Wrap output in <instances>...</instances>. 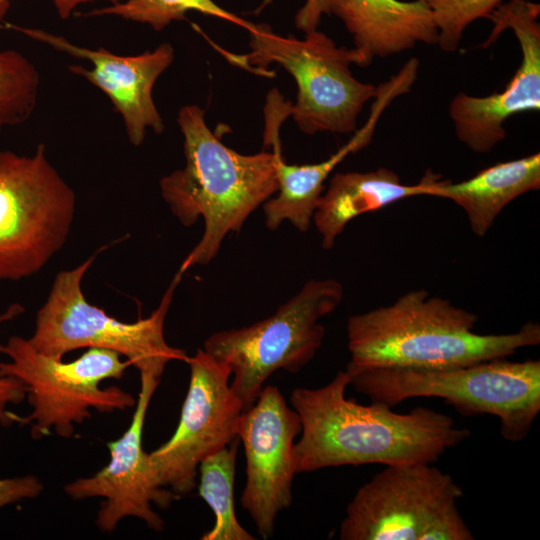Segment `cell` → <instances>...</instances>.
<instances>
[{
  "label": "cell",
  "mask_w": 540,
  "mask_h": 540,
  "mask_svg": "<svg viewBox=\"0 0 540 540\" xmlns=\"http://www.w3.org/2000/svg\"><path fill=\"white\" fill-rule=\"evenodd\" d=\"M349 385L348 373L339 371L320 388L293 390L290 400L301 422L293 447L296 474L344 465L434 464L471 436L431 408L397 413L380 402L359 404L345 397Z\"/></svg>",
  "instance_id": "6da1fadb"
},
{
  "label": "cell",
  "mask_w": 540,
  "mask_h": 540,
  "mask_svg": "<svg viewBox=\"0 0 540 540\" xmlns=\"http://www.w3.org/2000/svg\"><path fill=\"white\" fill-rule=\"evenodd\" d=\"M477 320L473 312L424 289L410 291L391 305L349 317V363L447 369L506 358L540 343L538 323L527 322L513 333L479 334Z\"/></svg>",
  "instance_id": "7a4b0ae2"
},
{
  "label": "cell",
  "mask_w": 540,
  "mask_h": 540,
  "mask_svg": "<svg viewBox=\"0 0 540 540\" xmlns=\"http://www.w3.org/2000/svg\"><path fill=\"white\" fill-rule=\"evenodd\" d=\"M204 110L183 106L177 122L184 138L185 167L160 180L163 199L186 227L198 218L204 232L179 271L214 259L230 232L239 233L250 214L277 192L279 149L243 155L224 145L206 124Z\"/></svg>",
  "instance_id": "3957f363"
},
{
  "label": "cell",
  "mask_w": 540,
  "mask_h": 540,
  "mask_svg": "<svg viewBox=\"0 0 540 540\" xmlns=\"http://www.w3.org/2000/svg\"><path fill=\"white\" fill-rule=\"evenodd\" d=\"M350 385L390 407L414 397L444 399L465 416L489 414L500 434L524 440L540 412V361L487 360L447 369L359 367L348 363Z\"/></svg>",
  "instance_id": "277c9868"
},
{
  "label": "cell",
  "mask_w": 540,
  "mask_h": 540,
  "mask_svg": "<svg viewBox=\"0 0 540 540\" xmlns=\"http://www.w3.org/2000/svg\"><path fill=\"white\" fill-rule=\"evenodd\" d=\"M247 31L250 52L237 56L238 63L261 73L276 63L292 75L298 93L290 115L303 133L348 134L356 130L359 114L380 90L352 74V64H369L361 52L337 46L317 29L305 33L302 40L278 35L267 24L251 23Z\"/></svg>",
  "instance_id": "5b68a950"
},
{
  "label": "cell",
  "mask_w": 540,
  "mask_h": 540,
  "mask_svg": "<svg viewBox=\"0 0 540 540\" xmlns=\"http://www.w3.org/2000/svg\"><path fill=\"white\" fill-rule=\"evenodd\" d=\"M97 253L71 270L59 272L49 296L36 315L35 330L28 339L40 353L62 359L80 348H104L125 356L140 375L157 379L173 360L187 362L185 351L170 346L164 337V323L176 286L178 271L152 314L133 323L109 316L85 298L81 282Z\"/></svg>",
  "instance_id": "8992f818"
},
{
  "label": "cell",
  "mask_w": 540,
  "mask_h": 540,
  "mask_svg": "<svg viewBox=\"0 0 540 540\" xmlns=\"http://www.w3.org/2000/svg\"><path fill=\"white\" fill-rule=\"evenodd\" d=\"M0 353L9 361H0V377H14L22 382L32 412L15 415V423L31 426V435L39 439L54 429L69 438L74 424L91 417L90 409L99 412L124 411L135 407L137 400L116 386L101 388L106 379H120L130 363L113 350L91 347L79 358L63 362L38 352L20 336L0 343Z\"/></svg>",
  "instance_id": "52a82bcc"
},
{
  "label": "cell",
  "mask_w": 540,
  "mask_h": 540,
  "mask_svg": "<svg viewBox=\"0 0 540 540\" xmlns=\"http://www.w3.org/2000/svg\"><path fill=\"white\" fill-rule=\"evenodd\" d=\"M343 295L337 280L311 279L271 316L206 339L204 350L229 366L230 387L243 411L275 371L297 372L312 360L325 336L319 320L339 306Z\"/></svg>",
  "instance_id": "ba28073f"
},
{
  "label": "cell",
  "mask_w": 540,
  "mask_h": 540,
  "mask_svg": "<svg viewBox=\"0 0 540 540\" xmlns=\"http://www.w3.org/2000/svg\"><path fill=\"white\" fill-rule=\"evenodd\" d=\"M462 488L431 463L393 465L361 486L346 508L341 540H473Z\"/></svg>",
  "instance_id": "9c48e42d"
},
{
  "label": "cell",
  "mask_w": 540,
  "mask_h": 540,
  "mask_svg": "<svg viewBox=\"0 0 540 540\" xmlns=\"http://www.w3.org/2000/svg\"><path fill=\"white\" fill-rule=\"evenodd\" d=\"M75 209L45 144L31 155L0 148V280L39 272L67 241Z\"/></svg>",
  "instance_id": "30bf717a"
},
{
  "label": "cell",
  "mask_w": 540,
  "mask_h": 540,
  "mask_svg": "<svg viewBox=\"0 0 540 540\" xmlns=\"http://www.w3.org/2000/svg\"><path fill=\"white\" fill-rule=\"evenodd\" d=\"M190 381L172 437L149 453L157 483L185 495L196 486L199 464L238 438L242 404L230 387L231 370L198 349L189 357Z\"/></svg>",
  "instance_id": "8fae6325"
},
{
  "label": "cell",
  "mask_w": 540,
  "mask_h": 540,
  "mask_svg": "<svg viewBox=\"0 0 540 540\" xmlns=\"http://www.w3.org/2000/svg\"><path fill=\"white\" fill-rule=\"evenodd\" d=\"M540 5L528 0H509L490 15L493 29L483 47L493 44L511 29L522 60L513 78L500 93L484 97L458 93L450 102L449 115L457 138L476 153H488L506 137L505 121L514 114L540 110Z\"/></svg>",
  "instance_id": "7c38bea8"
},
{
  "label": "cell",
  "mask_w": 540,
  "mask_h": 540,
  "mask_svg": "<svg viewBox=\"0 0 540 540\" xmlns=\"http://www.w3.org/2000/svg\"><path fill=\"white\" fill-rule=\"evenodd\" d=\"M300 432L298 413L275 386L263 387L255 403L241 413L238 439L246 458L241 505L264 539L272 536L277 515L292 502L293 447Z\"/></svg>",
  "instance_id": "4fadbf2b"
},
{
  "label": "cell",
  "mask_w": 540,
  "mask_h": 540,
  "mask_svg": "<svg viewBox=\"0 0 540 540\" xmlns=\"http://www.w3.org/2000/svg\"><path fill=\"white\" fill-rule=\"evenodd\" d=\"M159 380L140 375V391L128 429L107 444L110 461L91 477L79 478L64 487L73 499L103 497L96 524L102 531H112L127 516L142 519L153 530L161 531L164 521L151 504L166 509L176 494L160 486L152 472L149 454L142 445L146 413Z\"/></svg>",
  "instance_id": "5bb4252c"
},
{
  "label": "cell",
  "mask_w": 540,
  "mask_h": 540,
  "mask_svg": "<svg viewBox=\"0 0 540 540\" xmlns=\"http://www.w3.org/2000/svg\"><path fill=\"white\" fill-rule=\"evenodd\" d=\"M6 27L45 43L59 52L91 63V68L70 65L74 74L87 79L104 92L123 120L130 143L140 146L147 128L156 134L164 130V123L152 97L159 76L174 60V49L162 43L152 51L138 55L121 56L99 47L90 49L75 45L62 36L41 29L25 28L10 23Z\"/></svg>",
  "instance_id": "9a60e30c"
},
{
  "label": "cell",
  "mask_w": 540,
  "mask_h": 540,
  "mask_svg": "<svg viewBox=\"0 0 540 540\" xmlns=\"http://www.w3.org/2000/svg\"><path fill=\"white\" fill-rule=\"evenodd\" d=\"M329 14L344 23L369 64L418 43L437 44V28L421 0H329Z\"/></svg>",
  "instance_id": "2e32d148"
},
{
  "label": "cell",
  "mask_w": 540,
  "mask_h": 540,
  "mask_svg": "<svg viewBox=\"0 0 540 540\" xmlns=\"http://www.w3.org/2000/svg\"><path fill=\"white\" fill-rule=\"evenodd\" d=\"M438 176L426 174L416 185H405L392 170L336 173L322 193L313 215L322 247L331 249L346 225L357 216L407 197L426 195Z\"/></svg>",
  "instance_id": "e0dca14e"
},
{
  "label": "cell",
  "mask_w": 540,
  "mask_h": 540,
  "mask_svg": "<svg viewBox=\"0 0 540 540\" xmlns=\"http://www.w3.org/2000/svg\"><path fill=\"white\" fill-rule=\"evenodd\" d=\"M539 188L540 154L535 153L494 164L458 183L437 177L426 195L452 200L466 212L472 232L483 237L508 203Z\"/></svg>",
  "instance_id": "ac0fdd59"
},
{
  "label": "cell",
  "mask_w": 540,
  "mask_h": 540,
  "mask_svg": "<svg viewBox=\"0 0 540 540\" xmlns=\"http://www.w3.org/2000/svg\"><path fill=\"white\" fill-rule=\"evenodd\" d=\"M380 105L353 138L327 160L316 164L290 165L277 153V196L263 204L266 227L275 231L289 221L300 232H307L313 220L318 201L324 190V182L348 154L365 147L371 140Z\"/></svg>",
  "instance_id": "d6986e66"
},
{
  "label": "cell",
  "mask_w": 540,
  "mask_h": 540,
  "mask_svg": "<svg viewBox=\"0 0 540 540\" xmlns=\"http://www.w3.org/2000/svg\"><path fill=\"white\" fill-rule=\"evenodd\" d=\"M239 439L199 464V494L212 509L214 526L202 540H254L238 521L234 509V477Z\"/></svg>",
  "instance_id": "ffe728a7"
},
{
  "label": "cell",
  "mask_w": 540,
  "mask_h": 540,
  "mask_svg": "<svg viewBox=\"0 0 540 540\" xmlns=\"http://www.w3.org/2000/svg\"><path fill=\"white\" fill-rule=\"evenodd\" d=\"M40 76L16 50L0 51V132L26 122L37 104Z\"/></svg>",
  "instance_id": "44dd1931"
},
{
  "label": "cell",
  "mask_w": 540,
  "mask_h": 540,
  "mask_svg": "<svg viewBox=\"0 0 540 540\" xmlns=\"http://www.w3.org/2000/svg\"><path fill=\"white\" fill-rule=\"evenodd\" d=\"M189 11L215 16L246 30L251 25V22L221 8L213 0H126L94 9L85 16L116 15L125 20L149 24L154 30L160 31L172 21L184 20Z\"/></svg>",
  "instance_id": "7402d4cb"
},
{
  "label": "cell",
  "mask_w": 540,
  "mask_h": 540,
  "mask_svg": "<svg viewBox=\"0 0 540 540\" xmlns=\"http://www.w3.org/2000/svg\"><path fill=\"white\" fill-rule=\"evenodd\" d=\"M430 9L438 31L437 44L447 53L456 51L466 28L489 15L503 0H421Z\"/></svg>",
  "instance_id": "603a6c76"
},
{
  "label": "cell",
  "mask_w": 540,
  "mask_h": 540,
  "mask_svg": "<svg viewBox=\"0 0 540 540\" xmlns=\"http://www.w3.org/2000/svg\"><path fill=\"white\" fill-rule=\"evenodd\" d=\"M24 312V307L19 303H13L8 309L0 314V323L14 319ZM26 388L22 382L14 377H0V424L3 426L15 423V413L6 408L9 404H18L24 400Z\"/></svg>",
  "instance_id": "cb8c5ba5"
},
{
  "label": "cell",
  "mask_w": 540,
  "mask_h": 540,
  "mask_svg": "<svg viewBox=\"0 0 540 540\" xmlns=\"http://www.w3.org/2000/svg\"><path fill=\"white\" fill-rule=\"evenodd\" d=\"M42 490V483L33 475L0 479V508L22 499L35 498Z\"/></svg>",
  "instance_id": "d4e9b609"
},
{
  "label": "cell",
  "mask_w": 540,
  "mask_h": 540,
  "mask_svg": "<svg viewBox=\"0 0 540 540\" xmlns=\"http://www.w3.org/2000/svg\"><path fill=\"white\" fill-rule=\"evenodd\" d=\"M323 14H329V0H306L295 17L297 29L305 33L316 30Z\"/></svg>",
  "instance_id": "484cf974"
},
{
  "label": "cell",
  "mask_w": 540,
  "mask_h": 540,
  "mask_svg": "<svg viewBox=\"0 0 540 540\" xmlns=\"http://www.w3.org/2000/svg\"><path fill=\"white\" fill-rule=\"evenodd\" d=\"M92 1H100V0H52L58 15L63 19H68L72 12L81 4L92 2ZM101 1H107L111 4L117 3L118 0H101ZM9 5L8 0H0V19L3 17L4 13L6 12V9Z\"/></svg>",
  "instance_id": "4316f807"
}]
</instances>
